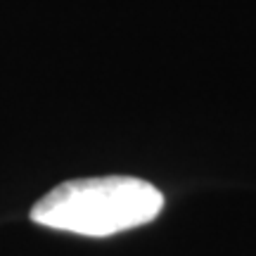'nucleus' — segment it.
Returning a JSON list of instances; mask_svg holds the SVG:
<instances>
[{"label":"nucleus","instance_id":"1","mask_svg":"<svg viewBox=\"0 0 256 256\" xmlns=\"http://www.w3.org/2000/svg\"><path fill=\"white\" fill-rule=\"evenodd\" d=\"M164 209V194L130 176L78 178L50 190L31 209V220L86 238H110L145 226Z\"/></svg>","mask_w":256,"mask_h":256}]
</instances>
